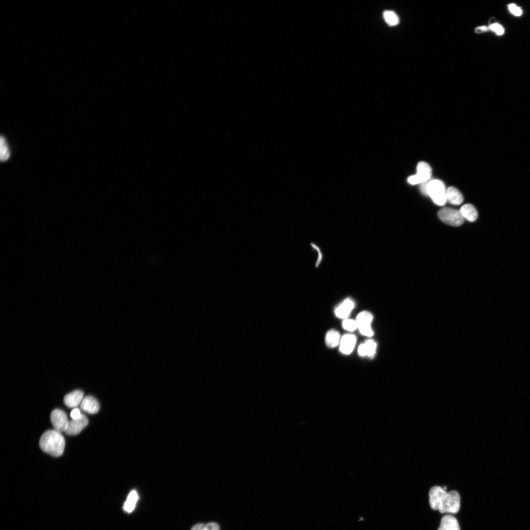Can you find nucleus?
I'll return each mask as SVG.
<instances>
[{"instance_id":"26","label":"nucleus","mask_w":530,"mask_h":530,"mask_svg":"<svg viewBox=\"0 0 530 530\" xmlns=\"http://www.w3.org/2000/svg\"><path fill=\"white\" fill-rule=\"evenodd\" d=\"M81 415L82 414L80 413V410L77 408L73 409L70 413V416L73 420H76L80 418L81 417Z\"/></svg>"},{"instance_id":"3","label":"nucleus","mask_w":530,"mask_h":530,"mask_svg":"<svg viewBox=\"0 0 530 530\" xmlns=\"http://www.w3.org/2000/svg\"><path fill=\"white\" fill-rule=\"evenodd\" d=\"M460 497L459 493L454 490L447 493L438 510L441 513L455 514L459 509Z\"/></svg>"},{"instance_id":"23","label":"nucleus","mask_w":530,"mask_h":530,"mask_svg":"<svg viewBox=\"0 0 530 530\" xmlns=\"http://www.w3.org/2000/svg\"><path fill=\"white\" fill-rule=\"evenodd\" d=\"M342 326L344 329L349 331H353L357 328L356 320L351 319L345 318L343 321Z\"/></svg>"},{"instance_id":"4","label":"nucleus","mask_w":530,"mask_h":530,"mask_svg":"<svg viewBox=\"0 0 530 530\" xmlns=\"http://www.w3.org/2000/svg\"><path fill=\"white\" fill-rule=\"evenodd\" d=\"M438 216L445 223L453 226H460L464 221L460 211L451 208L441 209L438 212Z\"/></svg>"},{"instance_id":"25","label":"nucleus","mask_w":530,"mask_h":530,"mask_svg":"<svg viewBox=\"0 0 530 530\" xmlns=\"http://www.w3.org/2000/svg\"><path fill=\"white\" fill-rule=\"evenodd\" d=\"M489 29L495 32L498 35H502L504 32V29L503 26L498 23L491 24L488 27Z\"/></svg>"},{"instance_id":"20","label":"nucleus","mask_w":530,"mask_h":530,"mask_svg":"<svg viewBox=\"0 0 530 530\" xmlns=\"http://www.w3.org/2000/svg\"><path fill=\"white\" fill-rule=\"evenodd\" d=\"M383 16L386 23L390 26H395L399 22V18L396 13L391 10H385L383 12Z\"/></svg>"},{"instance_id":"19","label":"nucleus","mask_w":530,"mask_h":530,"mask_svg":"<svg viewBox=\"0 0 530 530\" xmlns=\"http://www.w3.org/2000/svg\"><path fill=\"white\" fill-rule=\"evenodd\" d=\"M340 342V335L338 331L331 329L327 331L325 336V343L327 346L330 348L335 347Z\"/></svg>"},{"instance_id":"16","label":"nucleus","mask_w":530,"mask_h":530,"mask_svg":"<svg viewBox=\"0 0 530 530\" xmlns=\"http://www.w3.org/2000/svg\"><path fill=\"white\" fill-rule=\"evenodd\" d=\"M446 197L447 201L452 205H460L463 200L461 192L453 186H450L447 189Z\"/></svg>"},{"instance_id":"14","label":"nucleus","mask_w":530,"mask_h":530,"mask_svg":"<svg viewBox=\"0 0 530 530\" xmlns=\"http://www.w3.org/2000/svg\"><path fill=\"white\" fill-rule=\"evenodd\" d=\"M438 530H460L456 519L451 515H446L441 519Z\"/></svg>"},{"instance_id":"8","label":"nucleus","mask_w":530,"mask_h":530,"mask_svg":"<svg viewBox=\"0 0 530 530\" xmlns=\"http://www.w3.org/2000/svg\"><path fill=\"white\" fill-rule=\"evenodd\" d=\"M447 492L443 487L434 486L429 490V504L433 510H438Z\"/></svg>"},{"instance_id":"13","label":"nucleus","mask_w":530,"mask_h":530,"mask_svg":"<svg viewBox=\"0 0 530 530\" xmlns=\"http://www.w3.org/2000/svg\"><path fill=\"white\" fill-rule=\"evenodd\" d=\"M80 409L83 411L91 414L97 413L100 409V405L97 400L92 396L85 397L80 404Z\"/></svg>"},{"instance_id":"12","label":"nucleus","mask_w":530,"mask_h":530,"mask_svg":"<svg viewBox=\"0 0 530 530\" xmlns=\"http://www.w3.org/2000/svg\"><path fill=\"white\" fill-rule=\"evenodd\" d=\"M356 338L353 334H345L340 340V350L344 354H350L356 344Z\"/></svg>"},{"instance_id":"11","label":"nucleus","mask_w":530,"mask_h":530,"mask_svg":"<svg viewBox=\"0 0 530 530\" xmlns=\"http://www.w3.org/2000/svg\"><path fill=\"white\" fill-rule=\"evenodd\" d=\"M84 394L80 390L74 391L67 394L64 398V402L69 408H76L83 399Z\"/></svg>"},{"instance_id":"15","label":"nucleus","mask_w":530,"mask_h":530,"mask_svg":"<svg viewBox=\"0 0 530 530\" xmlns=\"http://www.w3.org/2000/svg\"><path fill=\"white\" fill-rule=\"evenodd\" d=\"M376 343L372 339H369L364 344H361L358 347V354L362 356L372 357L375 353Z\"/></svg>"},{"instance_id":"27","label":"nucleus","mask_w":530,"mask_h":530,"mask_svg":"<svg viewBox=\"0 0 530 530\" xmlns=\"http://www.w3.org/2000/svg\"><path fill=\"white\" fill-rule=\"evenodd\" d=\"M488 29H489L488 27H487L486 26H480L477 27L475 29V31H476V32H477V33H480V32L486 31Z\"/></svg>"},{"instance_id":"2","label":"nucleus","mask_w":530,"mask_h":530,"mask_svg":"<svg viewBox=\"0 0 530 530\" xmlns=\"http://www.w3.org/2000/svg\"><path fill=\"white\" fill-rule=\"evenodd\" d=\"M446 190L444 184L441 180L433 179L427 183L426 194L437 205L443 206L447 201Z\"/></svg>"},{"instance_id":"9","label":"nucleus","mask_w":530,"mask_h":530,"mask_svg":"<svg viewBox=\"0 0 530 530\" xmlns=\"http://www.w3.org/2000/svg\"><path fill=\"white\" fill-rule=\"evenodd\" d=\"M87 418L83 414L76 420L69 422L67 428L65 432L69 435H76L79 434L88 424Z\"/></svg>"},{"instance_id":"22","label":"nucleus","mask_w":530,"mask_h":530,"mask_svg":"<svg viewBox=\"0 0 530 530\" xmlns=\"http://www.w3.org/2000/svg\"><path fill=\"white\" fill-rule=\"evenodd\" d=\"M191 530H220L219 525L216 523L198 524L194 525Z\"/></svg>"},{"instance_id":"24","label":"nucleus","mask_w":530,"mask_h":530,"mask_svg":"<svg viewBox=\"0 0 530 530\" xmlns=\"http://www.w3.org/2000/svg\"><path fill=\"white\" fill-rule=\"evenodd\" d=\"M508 9L509 12L515 16H520L523 13L522 9L515 3L509 4Z\"/></svg>"},{"instance_id":"28","label":"nucleus","mask_w":530,"mask_h":530,"mask_svg":"<svg viewBox=\"0 0 530 530\" xmlns=\"http://www.w3.org/2000/svg\"><path fill=\"white\" fill-rule=\"evenodd\" d=\"M443 488L444 490L446 491V489H447V487L446 486H444V487H443Z\"/></svg>"},{"instance_id":"10","label":"nucleus","mask_w":530,"mask_h":530,"mask_svg":"<svg viewBox=\"0 0 530 530\" xmlns=\"http://www.w3.org/2000/svg\"><path fill=\"white\" fill-rule=\"evenodd\" d=\"M354 306V301L350 298H346L337 307L335 314L339 318H347Z\"/></svg>"},{"instance_id":"1","label":"nucleus","mask_w":530,"mask_h":530,"mask_svg":"<svg viewBox=\"0 0 530 530\" xmlns=\"http://www.w3.org/2000/svg\"><path fill=\"white\" fill-rule=\"evenodd\" d=\"M65 440L60 432L54 429L45 432L39 440L41 449L54 457L61 456L65 448Z\"/></svg>"},{"instance_id":"21","label":"nucleus","mask_w":530,"mask_h":530,"mask_svg":"<svg viewBox=\"0 0 530 530\" xmlns=\"http://www.w3.org/2000/svg\"><path fill=\"white\" fill-rule=\"evenodd\" d=\"M0 160L1 161H5L7 160L10 157V151L5 139L3 136L0 137Z\"/></svg>"},{"instance_id":"17","label":"nucleus","mask_w":530,"mask_h":530,"mask_svg":"<svg viewBox=\"0 0 530 530\" xmlns=\"http://www.w3.org/2000/svg\"><path fill=\"white\" fill-rule=\"evenodd\" d=\"M464 218L470 222L475 221L477 218V212L472 204H467L461 207L459 210Z\"/></svg>"},{"instance_id":"7","label":"nucleus","mask_w":530,"mask_h":530,"mask_svg":"<svg viewBox=\"0 0 530 530\" xmlns=\"http://www.w3.org/2000/svg\"><path fill=\"white\" fill-rule=\"evenodd\" d=\"M51 421L54 429L60 432H65L69 422L66 413L60 409H54L51 414Z\"/></svg>"},{"instance_id":"6","label":"nucleus","mask_w":530,"mask_h":530,"mask_svg":"<svg viewBox=\"0 0 530 530\" xmlns=\"http://www.w3.org/2000/svg\"><path fill=\"white\" fill-rule=\"evenodd\" d=\"M373 320V316L369 312L363 311L360 312L356 317V321L357 328L360 333L367 337H371L373 332L371 328V324Z\"/></svg>"},{"instance_id":"18","label":"nucleus","mask_w":530,"mask_h":530,"mask_svg":"<svg viewBox=\"0 0 530 530\" xmlns=\"http://www.w3.org/2000/svg\"><path fill=\"white\" fill-rule=\"evenodd\" d=\"M138 499V495L137 492L135 490L131 491L124 504L123 506L124 510L127 513H131L134 510Z\"/></svg>"},{"instance_id":"5","label":"nucleus","mask_w":530,"mask_h":530,"mask_svg":"<svg viewBox=\"0 0 530 530\" xmlns=\"http://www.w3.org/2000/svg\"><path fill=\"white\" fill-rule=\"evenodd\" d=\"M432 173L429 165L424 161L419 162L417 166V173L408 178V182L411 185L421 184L429 181Z\"/></svg>"}]
</instances>
